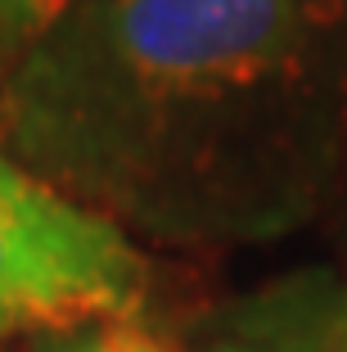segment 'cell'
<instances>
[{
    "instance_id": "cell-3",
    "label": "cell",
    "mask_w": 347,
    "mask_h": 352,
    "mask_svg": "<svg viewBox=\"0 0 347 352\" xmlns=\"http://www.w3.org/2000/svg\"><path fill=\"white\" fill-rule=\"evenodd\" d=\"M230 325L257 352H347V280L289 276L244 298Z\"/></svg>"
},
{
    "instance_id": "cell-4",
    "label": "cell",
    "mask_w": 347,
    "mask_h": 352,
    "mask_svg": "<svg viewBox=\"0 0 347 352\" xmlns=\"http://www.w3.org/2000/svg\"><path fill=\"white\" fill-rule=\"evenodd\" d=\"M77 0H0V91Z\"/></svg>"
},
{
    "instance_id": "cell-2",
    "label": "cell",
    "mask_w": 347,
    "mask_h": 352,
    "mask_svg": "<svg viewBox=\"0 0 347 352\" xmlns=\"http://www.w3.org/2000/svg\"><path fill=\"white\" fill-rule=\"evenodd\" d=\"M149 289L126 230L0 149V339L135 321Z\"/></svg>"
},
{
    "instance_id": "cell-7",
    "label": "cell",
    "mask_w": 347,
    "mask_h": 352,
    "mask_svg": "<svg viewBox=\"0 0 347 352\" xmlns=\"http://www.w3.org/2000/svg\"><path fill=\"white\" fill-rule=\"evenodd\" d=\"M208 352H257V348L248 339H239V334H225V339H216Z\"/></svg>"
},
{
    "instance_id": "cell-5",
    "label": "cell",
    "mask_w": 347,
    "mask_h": 352,
    "mask_svg": "<svg viewBox=\"0 0 347 352\" xmlns=\"http://www.w3.org/2000/svg\"><path fill=\"white\" fill-rule=\"evenodd\" d=\"M36 352H176V348L140 321H104L86 325V330L50 334V339H41Z\"/></svg>"
},
{
    "instance_id": "cell-6",
    "label": "cell",
    "mask_w": 347,
    "mask_h": 352,
    "mask_svg": "<svg viewBox=\"0 0 347 352\" xmlns=\"http://www.w3.org/2000/svg\"><path fill=\"white\" fill-rule=\"evenodd\" d=\"M325 212L334 217L338 239L347 244V122H343V145H338V167H334V190H329Z\"/></svg>"
},
{
    "instance_id": "cell-1",
    "label": "cell",
    "mask_w": 347,
    "mask_h": 352,
    "mask_svg": "<svg viewBox=\"0 0 347 352\" xmlns=\"http://www.w3.org/2000/svg\"><path fill=\"white\" fill-rule=\"evenodd\" d=\"M347 0H77L0 91V135L82 208L176 249L325 212Z\"/></svg>"
}]
</instances>
